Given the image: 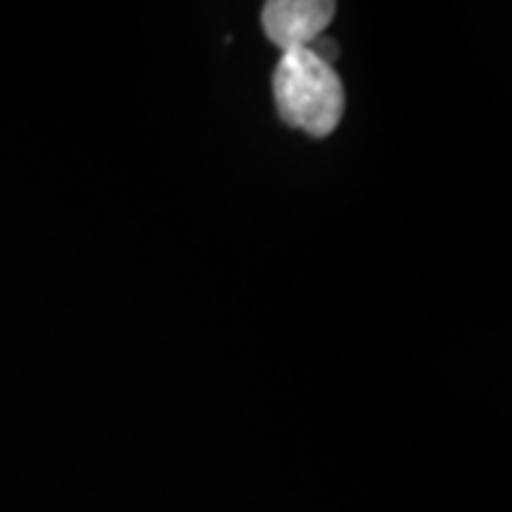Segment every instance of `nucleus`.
<instances>
[{
    "label": "nucleus",
    "mask_w": 512,
    "mask_h": 512,
    "mask_svg": "<svg viewBox=\"0 0 512 512\" xmlns=\"http://www.w3.org/2000/svg\"><path fill=\"white\" fill-rule=\"evenodd\" d=\"M273 98L280 119L313 138L330 136L344 114L342 79L335 67L306 48L280 55L273 72Z\"/></svg>",
    "instance_id": "nucleus-1"
},
{
    "label": "nucleus",
    "mask_w": 512,
    "mask_h": 512,
    "mask_svg": "<svg viewBox=\"0 0 512 512\" xmlns=\"http://www.w3.org/2000/svg\"><path fill=\"white\" fill-rule=\"evenodd\" d=\"M306 50H311V53L316 55L318 60H323L325 64H330V67H332V64H335V60L339 57V46H337V41H335V38H328L325 34H323V36H318L316 41H313L311 46L306 48Z\"/></svg>",
    "instance_id": "nucleus-3"
},
{
    "label": "nucleus",
    "mask_w": 512,
    "mask_h": 512,
    "mask_svg": "<svg viewBox=\"0 0 512 512\" xmlns=\"http://www.w3.org/2000/svg\"><path fill=\"white\" fill-rule=\"evenodd\" d=\"M335 3L328 0H271L261 12L268 41L283 53L309 48L335 19Z\"/></svg>",
    "instance_id": "nucleus-2"
}]
</instances>
